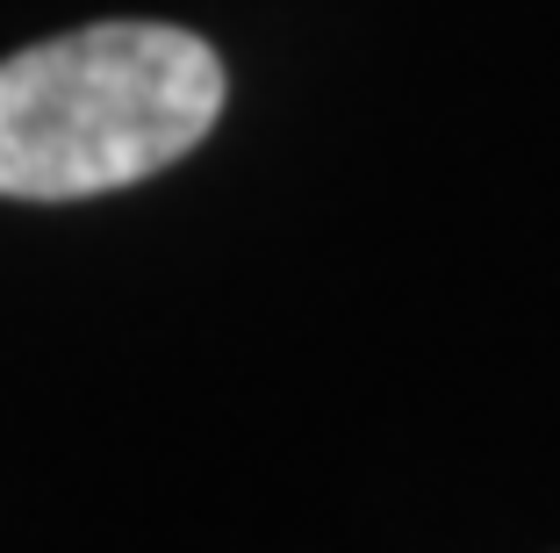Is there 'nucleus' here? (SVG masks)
I'll list each match as a JSON object with an SVG mask.
<instances>
[{
  "mask_svg": "<svg viewBox=\"0 0 560 553\" xmlns=\"http://www.w3.org/2000/svg\"><path fill=\"white\" fill-rule=\"evenodd\" d=\"M223 115L215 50L165 22H101L0 66V195L80 201L151 180Z\"/></svg>",
  "mask_w": 560,
  "mask_h": 553,
  "instance_id": "f257e3e1",
  "label": "nucleus"
}]
</instances>
